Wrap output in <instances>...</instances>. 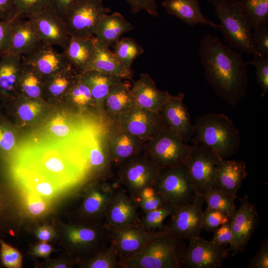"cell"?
<instances>
[{"mask_svg": "<svg viewBox=\"0 0 268 268\" xmlns=\"http://www.w3.org/2000/svg\"><path fill=\"white\" fill-rule=\"evenodd\" d=\"M199 55L206 81L215 93L234 106L246 95L247 64L242 53L209 33L201 40Z\"/></svg>", "mask_w": 268, "mask_h": 268, "instance_id": "obj_1", "label": "cell"}, {"mask_svg": "<svg viewBox=\"0 0 268 268\" xmlns=\"http://www.w3.org/2000/svg\"><path fill=\"white\" fill-rule=\"evenodd\" d=\"M18 167L38 174L62 192L80 182L88 173L83 154L77 156L52 148L21 157Z\"/></svg>", "mask_w": 268, "mask_h": 268, "instance_id": "obj_2", "label": "cell"}, {"mask_svg": "<svg viewBox=\"0 0 268 268\" xmlns=\"http://www.w3.org/2000/svg\"><path fill=\"white\" fill-rule=\"evenodd\" d=\"M194 125L195 134L191 140L194 145L206 146L223 159L238 151L240 133L227 116L213 112L205 113L196 119Z\"/></svg>", "mask_w": 268, "mask_h": 268, "instance_id": "obj_3", "label": "cell"}, {"mask_svg": "<svg viewBox=\"0 0 268 268\" xmlns=\"http://www.w3.org/2000/svg\"><path fill=\"white\" fill-rule=\"evenodd\" d=\"M186 247L184 240L165 231L150 240L123 268H181Z\"/></svg>", "mask_w": 268, "mask_h": 268, "instance_id": "obj_4", "label": "cell"}, {"mask_svg": "<svg viewBox=\"0 0 268 268\" xmlns=\"http://www.w3.org/2000/svg\"><path fill=\"white\" fill-rule=\"evenodd\" d=\"M220 22L219 30L228 47L259 56L252 39V27L246 18L240 0H209Z\"/></svg>", "mask_w": 268, "mask_h": 268, "instance_id": "obj_5", "label": "cell"}, {"mask_svg": "<svg viewBox=\"0 0 268 268\" xmlns=\"http://www.w3.org/2000/svg\"><path fill=\"white\" fill-rule=\"evenodd\" d=\"M193 146L167 127L145 142L142 152L158 167L164 169L184 164Z\"/></svg>", "mask_w": 268, "mask_h": 268, "instance_id": "obj_6", "label": "cell"}, {"mask_svg": "<svg viewBox=\"0 0 268 268\" xmlns=\"http://www.w3.org/2000/svg\"><path fill=\"white\" fill-rule=\"evenodd\" d=\"M154 186L166 202L174 207L191 203L196 193L185 164L161 169Z\"/></svg>", "mask_w": 268, "mask_h": 268, "instance_id": "obj_7", "label": "cell"}, {"mask_svg": "<svg viewBox=\"0 0 268 268\" xmlns=\"http://www.w3.org/2000/svg\"><path fill=\"white\" fill-rule=\"evenodd\" d=\"M222 158L203 145H193L185 163L196 193L204 195L214 187L218 166Z\"/></svg>", "mask_w": 268, "mask_h": 268, "instance_id": "obj_8", "label": "cell"}, {"mask_svg": "<svg viewBox=\"0 0 268 268\" xmlns=\"http://www.w3.org/2000/svg\"><path fill=\"white\" fill-rule=\"evenodd\" d=\"M118 167L119 181L134 199L143 188L154 185L161 169L142 152L125 160Z\"/></svg>", "mask_w": 268, "mask_h": 268, "instance_id": "obj_9", "label": "cell"}, {"mask_svg": "<svg viewBox=\"0 0 268 268\" xmlns=\"http://www.w3.org/2000/svg\"><path fill=\"white\" fill-rule=\"evenodd\" d=\"M109 229L110 243L117 252L121 268H123L126 262L140 251L150 240L166 231L148 232L140 224Z\"/></svg>", "mask_w": 268, "mask_h": 268, "instance_id": "obj_10", "label": "cell"}, {"mask_svg": "<svg viewBox=\"0 0 268 268\" xmlns=\"http://www.w3.org/2000/svg\"><path fill=\"white\" fill-rule=\"evenodd\" d=\"M111 9L103 0H84L75 6L64 20L70 36L93 37L101 18Z\"/></svg>", "mask_w": 268, "mask_h": 268, "instance_id": "obj_11", "label": "cell"}, {"mask_svg": "<svg viewBox=\"0 0 268 268\" xmlns=\"http://www.w3.org/2000/svg\"><path fill=\"white\" fill-rule=\"evenodd\" d=\"M202 195L196 193L193 201L187 204L175 207L165 229L184 240H191L200 237L202 230Z\"/></svg>", "mask_w": 268, "mask_h": 268, "instance_id": "obj_12", "label": "cell"}, {"mask_svg": "<svg viewBox=\"0 0 268 268\" xmlns=\"http://www.w3.org/2000/svg\"><path fill=\"white\" fill-rule=\"evenodd\" d=\"M111 123L145 141L167 127L159 112L137 106Z\"/></svg>", "mask_w": 268, "mask_h": 268, "instance_id": "obj_13", "label": "cell"}, {"mask_svg": "<svg viewBox=\"0 0 268 268\" xmlns=\"http://www.w3.org/2000/svg\"><path fill=\"white\" fill-rule=\"evenodd\" d=\"M189 242L183 258L184 268H220L231 251L229 247L218 245L200 236Z\"/></svg>", "mask_w": 268, "mask_h": 268, "instance_id": "obj_14", "label": "cell"}, {"mask_svg": "<svg viewBox=\"0 0 268 268\" xmlns=\"http://www.w3.org/2000/svg\"><path fill=\"white\" fill-rule=\"evenodd\" d=\"M184 97L182 92L169 94L159 112L167 127L187 143L194 136L196 129L184 103Z\"/></svg>", "mask_w": 268, "mask_h": 268, "instance_id": "obj_15", "label": "cell"}, {"mask_svg": "<svg viewBox=\"0 0 268 268\" xmlns=\"http://www.w3.org/2000/svg\"><path fill=\"white\" fill-rule=\"evenodd\" d=\"M28 18L33 24L42 42L57 45L64 50L70 35L64 20L47 7L36 12Z\"/></svg>", "mask_w": 268, "mask_h": 268, "instance_id": "obj_16", "label": "cell"}, {"mask_svg": "<svg viewBox=\"0 0 268 268\" xmlns=\"http://www.w3.org/2000/svg\"><path fill=\"white\" fill-rule=\"evenodd\" d=\"M138 209L136 202L127 190L120 187L108 205L104 225L112 228L139 224Z\"/></svg>", "mask_w": 268, "mask_h": 268, "instance_id": "obj_17", "label": "cell"}, {"mask_svg": "<svg viewBox=\"0 0 268 268\" xmlns=\"http://www.w3.org/2000/svg\"><path fill=\"white\" fill-rule=\"evenodd\" d=\"M239 199L240 207L230 220L237 252L244 250L259 222L256 205L249 200L247 195Z\"/></svg>", "mask_w": 268, "mask_h": 268, "instance_id": "obj_18", "label": "cell"}, {"mask_svg": "<svg viewBox=\"0 0 268 268\" xmlns=\"http://www.w3.org/2000/svg\"><path fill=\"white\" fill-rule=\"evenodd\" d=\"M105 181L92 186L87 192L80 211L85 218L92 219L95 225H103L107 208L112 198L120 188Z\"/></svg>", "mask_w": 268, "mask_h": 268, "instance_id": "obj_19", "label": "cell"}, {"mask_svg": "<svg viewBox=\"0 0 268 268\" xmlns=\"http://www.w3.org/2000/svg\"><path fill=\"white\" fill-rule=\"evenodd\" d=\"M105 125L113 165L118 166L125 160L142 151L146 141L114 123Z\"/></svg>", "mask_w": 268, "mask_h": 268, "instance_id": "obj_20", "label": "cell"}, {"mask_svg": "<svg viewBox=\"0 0 268 268\" xmlns=\"http://www.w3.org/2000/svg\"><path fill=\"white\" fill-rule=\"evenodd\" d=\"M85 148L88 172H94L102 180L111 177L113 165L106 125Z\"/></svg>", "mask_w": 268, "mask_h": 268, "instance_id": "obj_21", "label": "cell"}, {"mask_svg": "<svg viewBox=\"0 0 268 268\" xmlns=\"http://www.w3.org/2000/svg\"><path fill=\"white\" fill-rule=\"evenodd\" d=\"M22 58L45 79L72 67L63 52L56 51L53 46L43 43L32 53L22 56Z\"/></svg>", "mask_w": 268, "mask_h": 268, "instance_id": "obj_22", "label": "cell"}, {"mask_svg": "<svg viewBox=\"0 0 268 268\" xmlns=\"http://www.w3.org/2000/svg\"><path fill=\"white\" fill-rule=\"evenodd\" d=\"M131 92L135 105L139 107L160 112L169 93L167 90L158 89L148 74L142 73L131 87Z\"/></svg>", "mask_w": 268, "mask_h": 268, "instance_id": "obj_23", "label": "cell"}, {"mask_svg": "<svg viewBox=\"0 0 268 268\" xmlns=\"http://www.w3.org/2000/svg\"><path fill=\"white\" fill-rule=\"evenodd\" d=\"M10 24L11 40L8 53L25 56L32 53L42 43L28 18H16Z\"/></svg>", "mask_w": 268, "mask_h": 268, "instance_id": "obj_24", "label": "cell"}, {"mask_svg": "<svg viewBox=\"0 0 268 268\" xmlns=\"http://www.w3.org/2000/svg\"><path fill=\"white\" fill-rule=\"evenodd\" d=\"M246 168L243 160L222 159L218 166L214 187L236 199L237 193L247 176Z\"/></svg>", "mask_w": 268, "mask_h": 268, "instance_id": "obj_25", "label": "cell"}, {"mask_svg": "<svg viewBox=\"0 0 268 268\" xmlns=\"http://www.w3.org/2000/svg\"><path fill=\"white\" fill-rule=\"evenodd\" d=\"M134 26L120 12L105 15L100 20L95 34V41L107 47L114 45Z\"/></svg>", "mask_w": 268, "mask_h": 268, "instance_id": "obj_26", "label": "cell"}, {"mask_svg": "<svg viewBox=\"0 0 268 268\" xmlns=\"http://www.w3.org/2000/svg\"><path fill=\"white\" fill-rule=\"evenodd\" d=\"M162 6L167 12L191 26L205 24L219 29L220 25L207 19L202 14L198 0H164Z\"/></svg>", "mask_w": 268, "mask_h": 268, "instance_id": "obj_27", "label": "cell"}, {"mask_svg": "<svg viewBox=\"0 0 268 268\" xmlns=\"http://www.w3.org/2000/svg\"><path fill=\"white\" fill-rule=\"evenodd\" d=\"M131 87L123 80L110 89L104 103V123H110L135 106Z\"/></svg>", "mask_w": 268, "mask_h": 268, "instance_id": "obj_28", "label": "cell"}, {"mask_svg": "<svg viewBox=\"0 0 268 268\" xmlns=\"http://www.w3.org/2000/svg\"><path fill=\"white\" fill-rule=\"evenodd\" d=\"M95 49L94 37L70 36L68 43L63 53L72 68L81 73L87 70L93 59Z\"/></svg>", "mask_w": 268, "mask_h": 268, "instance_id": "obj_29", "label": "cell"}, {"mask_svg": "<svg viewBox=\"0 0 268 268\" xmlns=\"http://www.w3.org/2000/svg\"><path fill=\"white\" fill-rule=\"evenodd\" d=\"M22 65V56L7 53L0 59V97L10 99L18 91V83Z\"/></svg>", "mask_w": 268, "mask_h": 268, "instance_id": "obj_30", "label": "cell"}, {"mask_svg": "<svg viewBox=\"0 0 268 268\" xmlns=\"http://www.w3.org/2000/svg\"><path fill=\"white\" fill-rule=\"evenodd\" d=\"M78 75L89 87L95 104L98 107L100 114L104 120L105 99L111 88L123 79L95 70H87Z\"/></svg>", "mask_w": 268, "mask_h": 268, "instance_id": "obj_31", "label": "cell"}, {"mask_svg": "<svg viewBox=\"0 0 268 268\" xmlns=\"http://www.w3.org/2000/svg\"><path fill=\"white\" fill-rule=\"evenodd\" d=\"M87 70H95L122 79H131L133 76V70L125 68L109 47L96 41L94 55Z\"/></svg>", "mask_w": 268, "mask_h": 268, "instance_id": "obj_32", "label": "cell"}, {"mask_svg": "<svg viewBox=\"0 0 268 268\" xmlns=\"http://www.w3.org/2000/svg\"><path fill=\"white\" fill-rule=\"evenodd\" d=\"M16 175L24 192L35 194L47 201L62 192L52 183L33 171L17 167Z\"/></svg>", "mask_w": 268, "mask_h": 268, "instance_id": "obj_33", "label": "cell"}, {"mask_svg": "<svg viewBox=\"0 0 268 268\" xmlns=\"http://www.w3.org/2000/svg\"><path fill=\"white\" fill-rule=\"evenodd\" d=\"M44 78L32 66L22 60L18 91L29 98H39L44 91Z\"/></svg>", "mask_w": 268, "mask_h": 268, "instance_id": "obj_34", "label": "cell"}, {"mask_svg": "<svg viewBox=\"0 0 268 268\" xmlns=\"http://www.w3.org/2000/svg\"><path fill=\"white\" fill-rule=\"evenodd\" d=\"M114 54L120 63L127 69L132 70L133 62L144 52V49L134 39L121 38L114 45Z\"/></svg>", "mask_w": 268, "mask_h": 268, "instance_id": "obj_35", "label": "cell"}, {"mask_svg": "<svg viewBox=\"0 0 268 268\" xmlns=\"http://www.w3.org/2000/svg\"><path fill=\"white\" fill-rule=\"evenodd\" d=\"M243 12L253 29L267 24L268 0H240Z\"/></svg>", "mask_w": 268, "mask_h": 268, "instance_id": "obj_36", "label": "cell"}, {"mask_svg": "<svg viewBox=\"0 0 268 268\" xmlns=\"http://www.w3.org/2000/svg\"><path fill=\"white\" fill-rule=\"evenodd\" d=\"M72 69V67H69L46 79L44 88L50 95L58 97L67 93L77 76Z\"/></svg>", "mask_w": 268, "mask_h": 268, "instance_id": "obj_37", "label": "cell"}, {"mask_svg": "<svg viewBox=\"0 0 268 268\" xmlns=\"http://www.w3.org/2000/svg\"><path fill=\"white\" fill-rule=\"evenodd\" d=\"M174 209V206L166 203L156 209L143 213L140 217L139 224L144 230L150 232L166 230L164 221L172 214Z\"/></svg>", "mask_w": 268, "mask_h": 268, "instance_id": "obj_38", "label": "cell"}, {"mask_svg": "<svg viewBox=\"0 0 268 268\" xmlns=\"http://www.w3.org/2000/svg\"><path fill=\"white\" fill-rule=\"evenodd\" d=\"M207 203V207L220 210L226 213L230 219L234 214L236 208L232 196L215 187L202 196Z\"/></svg>", "mask_w": 268, "mask_h": 268, "instance_id": "obj_39", "label": "cell"}, {"mask_svg": "<svg viewBox=\"0 0 268 268\" xmlns=\"http://www.w3.org/2000/svg\"><path fill=\"white\" fill-rule=\"evenodd\" d=\"M89 268H119L116 251L110 243L106 247L97 252L84 264Z\"/></svg>", "mask_w": 268, "mask_h": 268, "instance_id": "obj_40", "label": "cell"}, {"mask_svg": "<svg viewBox=\"0 0 268 268\" xmlns=\"http://www.w3.org/2000/svg\"><path fill=\"white\" fill-rule=\"evenodd\" d=\"M71 102L79 107H84L92 103L94 101L90 89L79 76L66 94Z\"/></svg>", "mask_w": 268, "mask_h": 268, "instance_id": "obj_41", "label": "cell"}, {"mask_svg": "<svg viewBox=\"0 0 268 268\" xmlns=\"http://www.w3.org/2000/svg\"><path fill=\"white\" fill-rule=\"evenodd\" d=\"M12 197L9 187L0 183V232L6 230L12 216Z\"/></svg>", "mask_w": 268, "mask_h": 268, "instance_id": "obj_42", "label": "cell"}, {"mask_svg": "<svg viewBox=\"0 0 268 268\" xmlns=\"http://www.w3.org/2000/svg\"><path fill=\"white\" fill-rule=\"evenodd\" d=\"M254 57L246 64L255 67L257 82L262 89L261 96L264 97L268 91V57Z\"/></svg>", "mask_w": 268, "mask_h": 268, "instance_id": "obj_43", "label": "cell"}, {"mask_svg": "<svg viewBox=\"0 0 268 268\" xmlns=\"http://www.w3.org/2000/svg\"><path fill=\"white\" fill-rule=\"evenodd\" d=\"M230 220L229 217L225 212L206 207L203 212L202 229L207 232H212Z\"/></svg>", "mask_w": 268, "mask_h": 268, "instance_id": "obj_44", "label": "cell"}, {"mask_svg": "<svg viewBox=\"0 0 268 268\" xmlns=\"http://www.w3.org/2000/svg\"><path fill=\"white\" fill-rule=\"evenodd\" d=\"M15 143L16 138L12 128L0 116V156L8 155L13 149Z\"/></svg>", "mask_w": 268, "mask_h": 268, "instance_id": "obj_45", "label": "cell"}, {"mask_svg": "<svg viewBox=\"0 0 268 268\" xmlns=\"http://www.w3.org/2000/svg\"><path fill=\"white\" fill-rule=\"evenodd\" d=\"M16 18H27L47 7L49 0H14Z\"/></svg>", "mask_w": 268, "mask_h": 268, "instance_id": "obj_46", "label": "cell"}, {"mask_svg": "<svg viewBox=\"0 0 268 268\" xmlns=\"http://www.w3.org/2000/svg\"><path fill=\"white\" fill-rule=\"evenodd\" d=\"M0 258L3 266L8 268H20L22 256L20 252L0 239Z\"/></svg>", "mask_w": 268, "mask_h": 268, "instance_id": "obj_47", "label": "cell"}, {"mask_svg": "<svg viewBox=\"0 0 268 268\" xmlns=\"http://www.w3.org/2000/svg\"><path fill=\"white\" fill-rule=\"evenodd\" d=\"M24 200L26 210L32 216L42 215L48 209V201L35 194L24 192Z\"/></svg>", "mask_w": 268, "mask_h": 268, "instance_id": "obj_48", "label": "cell"}, {"mask_svg": "<svg viewBox=\"0 0 268 268\" xmlns=\"http://www.w3.org/2000/svg\"><path fill=\"white\" fill-rule=\"evenodd\" d=\"M213 232L214 235L212 241L214 243L224 246L229 245L230 250L233 252L232 254L234 255L237 253L230 221L221 225Z\"/></svg>", "mask_w": 268, "mask_h": 268, "instance_id": "obj_49", "label": "cell"}, {"mask_svg": "<svg viewBox=\"0 0 268 268\" xmlns=\"http://www.w3.org/2000/svg\"><path fill=\"white\" fill-rule=\"evenodd\" d=\"M267 24L254 29L252 36L259 56L268 57V30Z\"/></svg>", "mask_w": 268, "mask_h": 268, "instance_id": "obj_50", "label": "cell"}, {"mask_svg": "<svg viewBox=\"0 0 268 268\" xmlns=\"http://www.w3.org/2000/svg\"><path fill=\"white\" fill-rule=\"evenodd\" d=\"M84 0H49L47 8L64 20L68 13Z\"/></svg>", "mask_w": 268, "mask_h": 268, "instance_id": "obj_51", "label": "cell"}, {"mask_svg": "<svg viewBox=\"0 0 268 268\" xmlns=\"http://www.w3.org/2000/svg\"><path fill=\"white\" fill-rule=\"evenodd\" d=\"M130 5L132 12L136 14L144 10L149 14L158 17V5L156 0H125Z\"/></svg>", "mask_w": 268, "mask_h": 268, "instance_id": "obj_52", "label": "cell"}, {"mask_svg": "<svg viewBox=\"0 0 268 268\" xmlns=\"http://www.w3.org/2000/svg\"><path fill=\"white\" fill-rule=\"evenodd\" d=\"M49 130L51 133L60 137H64L71 132V127L66 117L62 114H58L51 121Z\"/></svg>", "mask_w": 268, "mask_h": 268, "instance_id": "obj_53", "label": "cell"}, {"mask_svg": "<svg viewBox=\"0 0 268 268\" xmlns=\"http://www.w3.org/2000/svg\"><path fill=\"white\" fill-rule=\"evenodd\" d=\"M248 268H268V239L264 238L259 249L247 265Z\"/></svg>", "mask_w": 268, "mask_h": 268, "instance_id": "obj_54", "label": "cell"}, {"mask_svg": "<svg viewBox=\"0 0 268 268\" xmlns=\"http://www.w3.org/2000/svg\"><path fill=\"white\" fill-rule=\"evenodd\" d=\"M41 111V105L35 101H30L21 104L17 109L18 117L24 121L33 120Z\"/></svg>", "mask_w": 268, "mask_h": 268, "instance_id": "obj_55", "label": "cell"}, {"mask_svg": "<svg viewBox=\"0 0 268 268\" xmlns=\"http://www.w3.org/2000/svg\"><path fill=\"white\" fill-rule=\"evenodd\" d=\"M11 40L10 22L0 20V58L8 53Z\"/></svg>", "mask_w": 268, "mask_h": 268, "instance_id": "obj_56", "label": "cell"}, {"mask_svg": "<svg viewBox=\"0 0 268 268\" xmlns=\"http://www.w3.org/2000/svg\"><path fill=\"white\" fill-rule=\"evenodd\" d=\"M135 202L138 208L143 213L156 209L167 203L164 198L159 194L152 198Z\"/></svg>", "mask_w": 268, "mask_h": 268, "instance_id": "obj_57", "label": "cell"}, {"mask_svg": "<svg viewBox=\"0 0 268 268\" xmlns=\"http://www.w3.org/2000/svg\"><path fill=\"white\" fill-rule=\"evenodd\" d=\"M16 16L14 0H0V20L11 22Z\"/></svg>", "mask_w": 268, "mask_h": 268, "instance_id": "obj_58", "label": "cell"}, {"mask_svg": "<svg viewBox=\"0 0 268 268\" xmlns=\"http://www.w3.org/2000/svg\"><path fill=\"white\" fill-rule=\"evenodd\" d=\"M37 237L41 241L47 242L53 238L55 235L54 229L47 226L40 227L36 230Z\"/></svg>", "mask_w": 268, "mask_h": 268, "instance_id": "obj_59", "label": "cell"}, {"mask_svg": "<svg viewBox=\"0 0 268 268\" xmlns=\"http://www.w3.org/2000/svg\"><path fill=\"white\" fill-rule=\"evenodd\" d=\"M52 251L53 249L50 245L46 242L42 241L34 247L33 253L37 256L46 257L51 254Z\"/></svg>", "mask_w": 268, "mask_h": 268, "instance_id": "obj_60", "label": "cell"}, {"mask_svg": "<svg viewBox=\"0 0 268 268\" xmlns=\"http://www.w3.org/2000/svg\"><path fill=\"white\" fill-rule=\"evenodd\" d=\"M157 194L154 185L148 186L143 188L134 200L135 201L146 200L154 197Z\"/></svg>", "mask_w": 268, "mask_h": 268, "instance_id": "obj_61", "label": "cell"}, {"mask_svg": "<svg viewBox=\"0 0 268 268\" xmlns=\"http://www.w3.org/2000/svg\"><path fill=\"white\" fill-rule=\"evenodd\" d=\"M55 268H67V266L65 264H59L56 266Z\"/></svg>", "mask_w": 268, "mask_h": 268, "instance_id": "obj_62", "label": "cell"}]
</instances>
